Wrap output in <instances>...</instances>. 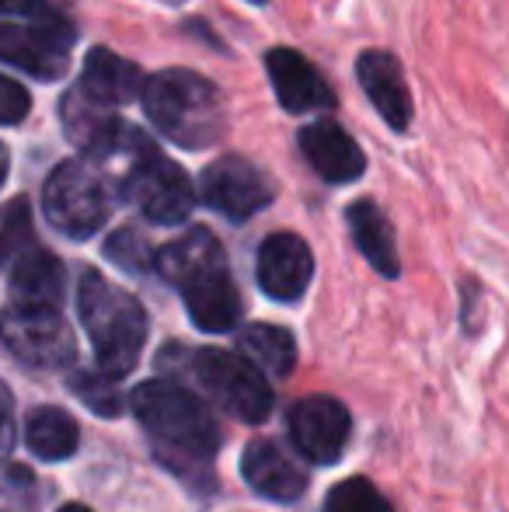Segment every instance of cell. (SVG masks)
<instances>
[{
    "instance_id": "6da1fadb",
    "label": "cell",
    "mask_w": 509,
    "mask_h": 512,
    "mask_svg": "<svg viewBox=\"0 0 509 512\" xmlns=\"http://www.w3.org/2000/svg\"><path fill=\"white\" fill-rule=\"evenodd\" d=\"M133 411L147 429L157 457L175 471L210 467L217 457L220 432L210 408L178 387L175 380H147L133 391Z\"/></svg>"
},
{
    "instance_id": "7a4b0ae2",
    "label": "cell",
    "mask_w": 509,
    "mask_h": 512,
    "mask_svg": "<svg viewBox=\"0 0 509 512\" xmlns=\"http://www.w3.org/2000/svg\"><path fill=\"white\" fill-rule=\"evenodd\" d=\"M143 112L171 143L185 150H206L227 133V112L217 84L196 70L171 67L147 77Z\"/></svg>"
},
{
    "instance_id": "3957f363",
    "label": "cell",
    "mask_w": 509,
    "mask_h": 512,
    "mask_svg": "<svg viewBox=\"0 0 509 512\" xmlns=\"http://www.w3.org/2000/svg\"><path fill=\"white\" fill-rule=\"evenodd\" d=\"M77 310L81 324L95 345L98 366L109 377H129L140 363L143 342H147V310L133 293L109 283L102 272L84 269L77 286Z\"/></svg>"
},
{
    "instance_id": "277c9868",
    "label": "cell",
    "mask_w": 509,
    "mask_h": 512,
    "mask_svg": "<svg viewBox=\"0 0 509 512\" xmlns=\"http://www.w3.org/2000/svg\"><path fill=\"white\" fill-rule=\"evenodd\" d=\"M42 206L60 234L84 241V237L98 234V227L109 220V182L95 168V161H63L46 178Z\"/></svg>"
},
{
    "instance_id": "5b68a950",
    "label": "cell",
    "mask_w": 509,
    "mask_h": 512,
    "mask_svg": "<svg viewBox=\"0 0 509 512\" xmlns=\"http://www.w3.org/2000/svg\"><path fill=\"white\" fill-rule=\"evenodd\" d=\"M119 192L150 223H164V227L185 223L192 216V206H196V192H192L189 175L175 161L157 154L154 143H143L129 157V168L123 182H119Z\"/></svg>"
},
{
    "instance_id": "8992f818",
    "label": "cell",
    "mask_w": 509,
    "mask_h": 512,
    "mask_svg": "<svg viewBox=\"0 0 509 512\" xmlns=\"http://www.w3.org/2000/svg\"><path fill=\"white\" fill-rule=\"evenodd\" d=\"M192 373L203 384V391L217 401L227 415L241 422H265L272 411V387L262 370L241 352L227 349H196Z\"/></svg>"
},
{
    "instance_id": "52a82bcc",
    "label": "cell",
    "mask_w": 509,
    "mask_h": 512,
    "mask_svg": "<svg viewBox=\"0 0 509 512\" xmlns=\"http://www.w3.org/2000/svg\"><path fill=\"white\" fill-rule=\"evenodd\" d=\"M0 338L14 359L35 370H63L74 363L77 342L60 307L42 304H7L0 310Z\"/></svg>"
},
{
    "instance_id": "ba28073f",
    "label": "cell",
    "mask_w": 509,
    "mask_h": 512,
    "mask_svg": "<svg viewBox=\"0 0 509 512\" xmlns=\"http://www.w3.org/2000/svg\"><path fill=\"white\" fill-rule=\"evenodd\" d=\"M74 39V25L46 7L25 25H0V60L39 81H56L67 74Z\"/></svg>"
},
{
    "instance_id": "9c48e42d",
    "label": "cell",
    "mask_w": 509,
    "mask_h": 512,
    "mask_svg": "<svg viewBox=\"0 0 509 512\" xmlns=\"http://www.w3.org/2000/svg\"><path fill=\"white\" fill-rule=\"evenodd\" d=\"M60 115H63V133L95 164H105L112 157H133L143 143H150L140 129H129L119 115H112V105L95 102L81 88L63 95Z\"/></svg>"
},
{
    "instance_id": "30bf717a",
    "label": "cell",
    "mask_w": 509,
    "mask_h": 512,
    "mask_svg": "<svg viewBox=\"0 0 509 512\" xmlns=\"http://www.w3.org/2000/svg\"><path fill=\"white\" fill-rule=\"evenodd\" d=\"M286 429H290L293 446L304 453V460L325 467L346 453L349 436H353V418L342 401L328 398V394H311L290 408Z\"/></svg>"
},
{
    "instance_id": "8fae6325",
    "label": "cell",
    "mask_w": 509,
    "mask_h": 512,
    "mask_svg": "<svg viewBox=\"0 0 509 512\" xmlns=\"http://www.w3.org/2000/svg\"><path fill=\"white\" fill-rule=\"evenodd\" d=\"M203 203L217 213H224L227 220H252L255 213H262L265 206L276 199L272 182L255 168L252 161L238 154H227L220 161H213L203 171Z\"/></svg>"
},
{
    "instance_id": "7c38bea8",
    "label": "cell",
    "mask_w": 509,
    "mask_h": 512,
    "mask_svg": "<svg viewBox=\"0 0 509 512\" xmlns=\"http://www.w3.org/2000/svg\"><path fill=\"white\" fill-rule=\"evenodd\" d=\"M255 272H258V286H262L272 300L293 304V300L304 297V290L311 286L314 255L304 237L286 234L283 230V234H272L262 241Z\"/></svg>"
},
{
    "instance_id": "4fadbf2b",
    "label": "cell",
    "mask_w": 509,
    "mask_h": 512,
    "mask_svg": "<svg viewBox=\"0 0 509 512\" xmlns=\"http://www.w3.org/2000/svg\"><path fill=\"white\" fill-rule=\"evenodd\" d=\"M265 70H269V81L286 112L304 115V112H325V108L335 105V91L328 88L325 74L307 56H300L297 49H286V46L269 49L265 53Z\"/></svg>"
},
{
    "instance_id": "5bb4252c",
    "label": "cell",
    "mask_w": 509,
    "mask_h": 512,
    "mask_svg": "<svg viewBox=\"0 0 509 512\" xmlns=\"http://www.w3.org/2000/svg\"><path fill=\"white\" fill-rule=\"evenodd\" d=\"M356 77H360L363 91H367L370 105L381 112V119L394 133H405L412 126V91H408L405 70H401L398 56L387 49H363L356 60Z\"/></svg>"
},
{
    "instance_id": "9a60e30c",
    "label": "cell",
    "mask_w": 509,
    "mask_h": 512,
    "mask_svg": "<svg viewBox=\"0 0 509 512\" xmlns=\"http://www.w3.org/2000/svg\"><path fill=\"white\" fill-rule=\"evenodd\" d=\"M185 310H189L192 324L203 331H231L241 321V293L234 286L231 272L224 262H213L206 269H199L192 279H185L182 286Z\"/></svg>"
},
{
    "instance_id": "2e32d148",
    "label": "cell",
    "mask_w": 509,
    "mask_h": 512,
    "mask_svg": "<svg viewBox=\"0 0 509 512\" xmlns=\"http://www.w3.org/2000/svg\"><path fill=\"white\" fill-rule=\"evenodd\" d=\"M300 150L325 182L346 185L367 171V154L335 119H314L300 129Z\"/></svg>"
},
{
    "instance_id": "e0dca14e",
    "label": "cell",
    "mask_w": 509,
    "mask_h": 512,
    "mask_svg": "<svg viewBox=\"0 0 509 512\" xmlns=\"http://www.w3.org/2000/svg\"><path fill=\"white\" fill-rule=\"evenodd\" d=\"M241 474L262 499L272 502H293L307 488V474L269 439L248 443V450L241 453Z\"/></svg>"
},
{
    "instance_id": "ac0fdd59",
    "label": "cell",
    "mask_w": 509,
    "mask_h": 512,
    "mask_svg": "<svg viewBox=\"0 0 509 512\" xmlns=\"http://www.w3.org/2000/svg\"><path fill=\"white\" fill-rule=\"evenodd\" d=\"M143 84H147V77L140 74L136 63L123 60L112 49L98 46L84 60V74L77 81V88L102 105H129L143 95Z\"/></svg>"
},
{
    "instance_id": "d6986e66",
    "label": "cell",
    "mask_w": 509,
    "mask_h": 512,
    "mask_svg": "<svg viewBox=\"0 0 509 512\" xmlns=\"http://www.w3.org/2000/svg\"><path fill=\"white\" fill-rule=\"evenodd\" d=\"M11 300L14 304H42V307H60L63 290H67V272L63 262L39 244L21 251L11 265Z\"/></svg>"
},
{
    "instance_id": "ffe728a7",
    "label": "cell",
    "mask_w": 509,
    "mask_h": 512,
    "mask_svg": "<svg viewBox=\"0 0 509 512\" xmlns=\"http://www.w3.org/2000/svg\"><path fill=\"white\" fill-rule=\"evenodd\" d=\"M349 234H353L360 255L381 272L384 279L401 276V258H398V241H394V227L387 220V213L374 199H360L346 209Z\"/></svg>"
},
{
    "instance_id": "44dd1931",
    "label": "cell",
    "mask_w": 509,
    "mask_h": 512,
    "mask_svg": "<svg viewBox=\"0 0 509 512\" xmlns=\"http://www.w3.org/2000/svg\"><path fill=\"white\" fill-rule=\"evenodd\" d=\"M213 262H224V248L206 227H192L189 234H182L178 241L164 244L154 258V269L168 279L171 286H182L185 279H192L199 269Z\"/></svg>"
},
{
    "instance_id": "7402d4cb",
    "label": "cell",
    "mask_w": 509,
    "mask_h": 512,
    "mask_svg": "<svg viewBox=\"0 0 509 512\" xmlns=\"http://www.w3.org/2000/svg\"><path fill=\"white\" fill-rule=\"evenodd\" d=\"M25 443L39 460H67L77 453L81 429L63 408H35L25 422Z\"/></svg>"
},
{
    "instance_id": "603a6c76",
    "label": "cell",
    "mask_w": 509,
    "mask_h": 512,
    "mask_svg": "<svg viewBox=\"0 0 509 512\" xmlns=\"http://www.w3.org/2000/svg\"><path fill=\"white\" fill-rule=\"evenodd\" d=\"M238 352L272 377H290L297 366V342L279 324H248L238 335Z\"/></svg>"
},
{
    "instance_id": "cb8c5ba5",
    "label": "cell",
    "mask_w": 509,
    "mask_h": 512,
    "mask_svg": "<svg viewBox=\"0 0 509 512\" xmlns=\"http://www.w3.org/2000/svg\"><path fill=\"white\" fill-rule=\"evenodd\" d=\"M70 391L84 401L95 415H109L116 418L123 411V391H119V377H109V373L98 366V370H81L70 384Z\"/></svg>"
},
{
    "instance_id": "d4e9b609",
    "label": "cell",
    "mask_w": 509,
    "mask_h": 512,
    "mask_svg": "<svg viewBox=\"0 0 509 512\" xmlns=\"http://www.w3.org/2000/svg\"><path fill=\"white\" fill-rule=\"evenodd\" d=\"M325 512H394L370 478H346L328 492Z\"/></svg>"
},
{
    "instance_id": "484cf974",
    "label": "cell",
    "mask_w": 509,
    "mask_h": 512,
    "mask_svg": "<svg viewBox=\"0 0 509 512\" xmlns=\"http://www.w3.org/2000/svg\"><path fill=\"white\" fill-rule=\"evenodd\" d=\"M32 244V213H28L25 199H14V203L0 209V265H11Z\"/></svg>"
},
{
    "instance_id": "4316f807",
    "label": "cell",
    "mask_w": 509,
    "mask_h": 512,
    "mask_svg": "<svg viewBox=\"0 0 509 512\" xmlns=\"http://www.w3.org/2000/svg\"><path fill=\"white\" fill-rule=\"evenodd\" d=\"M105 258H109L112 265H119L123 272L140 276V272H147L150 265H154L157 251L150 248L147 237L136 234L133 227H119L116 234L109 237V244H105Z\"/></svg>"
},
{
    "instance_id": "83f0119b",
    "label": "cell",
    "mask_w": 509,
    "mask_h": 512,
    "mask_svg": "<svg viewBox=\"0 0 509 512\" xmlns=\"http://www.w3.org/2000/svg\"><path fill=\"white\" fill-rule=\"evenodd\" d=\"M32 112V95L18 81L0 74V126H18Z\"/></svg>"
},
{
    "instance_id": "f1b7e54d",
    "label": "cell",
    "mask_w": 509,
    "mask_h": 512,
    "mask_svg": "<svg viewBox=\"0 0 509 512\" xmlns=\"http://www.w3.org/2000/svg\"><path fill=\"white\" fill-rule=\"evenodd\" d=\"M14 443H18V418H14V394L0 380V464L11 457Z\"/></svg>"
},
{
    "instance_id": "f546056e",
    "label": "cell",
    "mask_w": 509,
    "mask_h": 512,
    "mask_svg": "<svg viewBox=\"0 0 509 512\" xmlns=\"http://www.w3.org/2000/svg\"><path fill=\"white\" fill-rule=\"evenodd\" d=\"M46 0H0V14H39V11H46Z\"/></svg>"
},
{
    "instance_id": "4dcf8cb0",
    "label": "cell",
    "mask_w": 509,
    "mask_h": 512,
    "mask_svg": "<svg viewBox=\"0 0 509 512\" xmlns=\"http://www.w3.org/2000/svg\"><path fill=\"white\" fill-rule=\"evenodd\" d=\"M7 168H11V154H7V147L0 143V185L7 182Z\"/></svg>"
},
{
    "instance_id": "1f68e13d",
    "label": "cell",
    "mask_w": 509,
    "mask_h": 512,
    "mask_svg": "<svg viewBox=\"0 0 509 512\" xmlns=\"http://www.w3.org/2000/svg\"><path fill=\"white\" fill-rule=\"evenodd\" d=\"M60 512H91L88 506H81V502H70V506H63Z\"/></svg>"
},
{
    "instance_id": "d6a6232c",
    "label": "cell",
    "mask_w": 509,
    "mask_h": 512,
    "mask_svg": "<svg viewBox=\"0 0 509 512\" xmlns=\"http://www.w3.org/2000/svg\"><path fill=\"white\" fill-rule=\"evenodd\" d=\"M248 4H265V0H248Z\"/></svg>"
}]
</instances>
